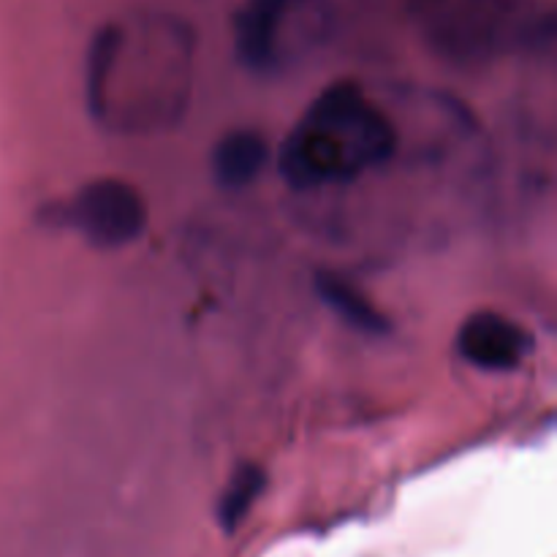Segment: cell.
I'll return each mask as SVG.
<instances>
[{
  "label": "cell",
  "instance_id": "obj_6",
  "mask_svg": "<svg viewBox=\"0 0 557 557\" xmlns=\"http://www.w3.org/2000/svg\"><path fill=\"white\" fill-rule=\"evenodd\" d=\"M270 161V145L259 131H228L212 152V174L223 188H245Z\"/></svg>",
  "mask_w": 557,
  "mask_h": 557
},
{
  "label": "cell",
  "instance_id": "obj_7",
  "mask_svg": "<svg viewBox=\"0 0 557 557\" xmlns=\"http://www.w3.org/2000/svg\"><path fill=\"white\" fill-rule=\"evenodd\" d=\"M315 292H319L321 299H324L348 326H354V330L364 332V335H384L386 332L384 313H381L359 288H354L351 283L343 281V277L321 272V275L315 277Z\"/></svg>",
  "mask_w": 557,
  "mask_h": 557
},
{
  "label": "cell",
  "instance_id": "obj_2",
  "mask_svg": "<svg viewBox=\"0 0 557 557\" xmlns=\"http://www.w3.org/2000/svg\"><path fill=\"white\" fill-rule=\"evenodd\" d=\"M232 27L239 63L253 74H272L297 49L319 41L326 27V5L324 0H243Z\"/></svg>",
  "mask_w": 557,
  "mask_h": 557
},
{
  "label": "cell",
  "instance_id": "obj_4",
  "mask_svg": "<svg viewBox=\"0 0 557 557\" xmlns=\"http://www.w3.org/2000/svg\"><path fill=\"white\" fill-rule=\"evenodd\" d=\"M69 215L74 226L98 248H123L134 243L147 223L139 190L117 177L87 183L76 194Z\"/></svg>",
  "mask_w": 557,
  "mask_h": 557
},
{
  "label": "cell",
  "instance_id": "obj_3",
  "mask_svg": "<svg viewBox=\"0 0 557 557\" xmlns=\"http://www.w3.org/2000/svg\"><path fill=\"white\" fill-rule=\"evenodd\" d=\"M408 9L428 41L457 60L490 58L522 27V0H408Z\"/></svg>",
  "mask_w": 557,
  "mask_h": 557
},
{
  "label": "cell",
  "instance_id": "obj_8",
  "mask_svg": "<svg viewBox=\"0 0 557 557\" xmlns=\"http://www.w3.org/2000/svg\"><path fill=\"white\" fill-rule=\"evenodd\" d=\"M267 484V473L261 471L256 462H243L237 471L228 479L226 490L221 495V522L226 528H234L245 515H248L250 506L256 504V498L261 495Z\"/></svg>",
  "mask_w": 557,
  "mask_h": 557
},
{
  "label": "cell",
  "instance_id": "obj_1",
  "mask_svg": "<svg viewBox=\"0 0 557 557\" xmlns=\"http://www.w3.org/2000/svg\"><path fill=\"white\" fill-rule=\"evenodd\" d=\"M392 120L351 82L326 87L283 141L277 166L297 190L346 183L395 156Z\"/></svg>",
  "mask_w": 557,
  "mask_h": 557
},
{
  "label": "cell",
  "instance_id": "obj_5",
  "mask_svg": "<svg viewBox=\"0 0 557 557\" xmlns=\"http://www.w3.org/2000/svg\"><path fill=\"white\" fill-rule=\"evenodd\" d=\"M457 351L473 368L500 373L520 368L522 359L533 351V337L517 321L495 310H479L460 326Z\"/></svg>",
  "mask_w": 557,
  "mask_h": 557
}]
</instances>
